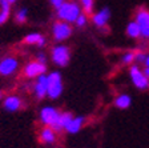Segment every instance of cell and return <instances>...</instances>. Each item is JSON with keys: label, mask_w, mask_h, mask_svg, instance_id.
<instances>
[{"label": "cell", "mask_w": 149, "mask_h": 148, "mask_svg": "<svg viewBox=\"0 0 149 148\" xmlns=\"http://www.w3.org/2000/svg\"><path fill=\"white\" fill-rule=\"evenodd\" d=\"M47 87H48L47 76L45 75H40V76L37 77L36 84H35V92H36L39 99H43L47 95Z\"/></svg>", "instance_id": "12"}, {"label": "cell", "mask_w": 149, "mask_h": 148, "mask_svg": "<svg viewBox=\"0 0 149 148\" xmlns=\"http://www.w3.org/2000/svg\"><path fill=\"white\" fill-rule=\"evenodd\" d=\"M45 69V64H41L39 62H32L29 64H27L24 72L28 77H39L40 75H44Z\"/></svg>", "instance_id": "9"}, {"label": "cell", "mask_w": 149, "mask_h": 148, "mask_svg": "<svg viewBox=\"0 0 149 148\" xmlns=\"http://www.w3.org/2000/svg\"><path fill=\"white\" fill-rule=\"evenodd\" d=\"M81 7L87 13H91L93 11V0H80Z\"/></svg>", "instance_id": "21"}, {"label": "cell", "mask_w": 149, "mask_h": 148, "mask_svg": "<svg viewBox=\"0 0 149 148\" xmlns=\"http://www.w3.org/2000/svg\"><path fill=\"white\" fill-rule=\"evenodd\" d=\"M69 58H71V52L67 46H56L52 49V60L55 64L60 65V67H65L69 63Z\"/></svg>", "instance_id": "4"}, {"label": "cell", "mask_w": 149, "mask_h": 148, "mask_svg": "<svg viewBox=\"0 0 149 148\" xmlns=\"http://www.w3.org/2000/svg\"><path fill=\"white\" fill-rule=\"evenodd\" d=\"M25 19H27V9L23 8L17 12V15H16V20H17L19 23H23V22H25Z\"/></svg>", "instance_id": "24"}, {"label": "cell", "mask_w": 149, "mask_h": 148, "mask_svg": "<svg viewBox=\"0 0 149 148\" xmlns=\"http://www.w3.org/2000/svg\"><path fill=\"white\" fill-rule=\"evenodd\" d=\"M84 123H85V117L84 116H73V119L69 121L68 126L65 127V131L68 133H77L83 128Z\"/></svg>", "instance_id": "11"}, {"label": "cell", "mask_w": 149, "mask_h": 148, "mask_svg": "<svg viewBox=\"0 0 149 148\" xmlns=\"http://www.w3.org/2000/svg\"><path fill=\"white\" fill-rule=\"evenodd\" d=\"M24 41L27 44H37V46H44L45 44V39H44L43 35L40 34H31L28 35V36H25Z\"/></svg>", "instance_id": "17"}, {"label": "cell", "mask_w": 149, "mask_h": 148, "mask_svg": "<svg viewBox=\"0 0 149 148\" xmlns=\"http://www.w3.org/2000/svg\"><path fill=\"white\" fill-rule=\"evenodd\" d=\"M45 55H44V53H39V55H37V62L39 63H41V64H45Z\"/></svg>", "instance_id": "25"}, {"label": "cell", "mask_w": 149, "mask_h": 148, "mask_svg": "<svg viewBox=\"0 0 149 148\" xmlns=\"http://www.w3.org/2000/svg\"><path fill=\"white\" fill-rule=\"evenodd\" d=\"M109 18H111V11L109 8H102L101 11H99L97 13H93L92 16V22L95 23V25L99 28H104L109 22Z\"/></svg>", "instance_id": "8"}, {"label": "cell", "mask_w": 149, "mask_h": 148, "mask_svg": "<svg viewBox=\"0 0 149 148\" xmlns=\"http://www.w3.org/2000/svg\"><path fill=\"white\" fill-rule=\"evenodd\" d=\"M130 104H132V99L127 93H121L115 99V107L118 109H127L130 107Z\"/></svg>", "instance_id": "14"}, {"label": "cell", "mask_w": 149, "mask_h": 148, "mask_svg": "<svg viewBox=\"0 0 149 148\" xmlns=\"http://www.w3.org/2000/svg\"><path fill=\"white\" fill-rule=\"evenodd\" d=\"M127 35L132 39H139L141 36V31H140V27L136 22H130L129 24L127 25Z\"/></svg>", "instance_id": "16"}, {"label": "cell", "mask_w": 149, "mask_h": 148, "mask_svg": "<svg viewBox=\"0 0 149 148\" xmlns=\"http://www.w3.org/2000/svg\"><path fill=\"white\" fill-rule=\"evenodd\" d=\"M9 1L8 0H0V7H1V12H0V24H4L9 16Z\"/></svg>", "instance_id": "19"}, {"label": "cell", "mask_w": 149, "mask_h": 148, "mask_svg": "<svg viewBox=\"0 0 149 148\" xmlns=\"http://www.w3.org/2000/svg\"><path fill=\"white\" fill-rule=\"evenodd\" d=\"M134 22L139 24L141 36L146 40H149V11L145 8H141L136 12L134 16Z\"/></svg>", "instance_id": "5"}, {"label": "cell", "mask_w": 149, "mask_h": 148, "mask_svg": "<svg viewBox=\"0 0 149 148\" xmlns=\"http://www.w3.org/2000/svg\"><path fill=\"white\" fill-rule=\"evenodd\" d=\"M134 53H136V52H132V51L125 52L124 55L121 56V63H123V64H125V65L133 64V63H134Z\"/></svg>", "instance_id": "20"}, {"label": "cell", "mask_w": 149, "mask_h": 148, "mask_svg": "<svg viewBox=\"0 0 149 148\" xmlns=\"http://www.w3.org/2000/svg\"><path fill=\"white\" fill-rule=\"evenodd\" d=\"M48 87H47V95L51 99H57L63 92V80L59 72H52L47 76Z\"/></svg>", "instance_id": "2"}, {"label": "cell", "mask_w": 149, "mask_h": 148, "mask_svg": "<svg viewBox=\"0 0 149 148\" xmlns=\"http://www.w3.org/2000/svg\"><path fill=\"white\" fill-rule=\"evenodd\" d=\"M129 75H130V79H132L133 84L136 86V88H139V90H141V91L148 90V88H149V80H148V77L144 75L143 69H140V67H137L136 64L130 65Z\"/></svg>", "instance_id": "3"}, {"label": "cell", "mask_w": 149, "mask_h": 148, "mask_svg": "<svg viewBox=\"0 0 149 148\" xmlns=\"http://www.w3.org/2000/svg\"><path fill=\"white\" fill-rule=\"evenodd\" d=\"M74 23H76L77 27H84V25L87 24V15H85V13H80Z\"/></svg>", "instance_id": "23"}, {"label": "cell", "mask_w": 149, "mask_h": 148, "mask_svg": "<svg viewBox=\"0 0 149 148\" xmlns=\"http://www.w3.org/2000/svg\"><path fill=\"white\" fill-rule=\"evenodd\" d=\"M143 72H144V75L148 77V80H149V67H145V68H144Z\"/></svg>", "instance_id": "27"}, {"label": "cell", "mask_w": 149, "mask_h": 148, "mask_svg": "<svg viewBox=\"0 0 149 148\" xmlns=\"http://www.w3.org/2000/svg\"><path fill=\"white\" fill-rule=\"evenodd\" d=\"M145 59H146V53L141 52V51H139V52L134 53V63H140V64H144Z\"/></svg>", "instance_id": "22"}, {"label": "cell", "mask_w": 149, "mask_h": 148, "mask_svg": "<svg viewBox=\"0 0 149 148\" xmlns=\"http://www.w3.org/2000/svg\"><path fill=\"white\" fill-rule=\"evenodd\" d=\"M80 13V6L74 1H64L57 8V16L65 23H74Z\"/></svg>", "instance_id": "1"}, {"label": "cell", "mask_w": 149, "mask_h": 148, "mask_svg": "<svg viewBox=\"0 0 149 148\" xmlns=\"http://www.w3.org/2000/svg\"><path fill=\"white\" fill-rule=\"evenodd\" d=\"M73 119V115L71 114V112H63V114H60L59 119H57V121H56V124L52 127V128H55V131H61V130H65V127L69 124V121Z\"/></svg>", "instance_id": "13"}, {"label": "cell", "mask_w": 149, "mask_h": 148, "mask_svg": "<svg viewBox=\"0 0 149 148\" xmlns=\"http://www.w3.org/2000/svg\"><path fill=\"white\" fill-rule=\"evenodd\" d=\"M144 65H145V67H149V53L146 55V59H145V62H144Z\"/></svg>", "instance_id": "28"}, {"label": "cell", "mask_w": 149, "mask_h": 148, "mask_svg": "<svg viewBox=\"0 0 149 148\" xmlns=\"http://www.w3.org/2000/svg\"><path fill=\"white\" fill-rule=\"evenodd\" d=\"M72 35V28L69 23L65 22H59L53 25V37L57 41H63L65 39H68Z\"/></svg>", "instance_id": "6"}, {"label": "cell", "mask_w": 149, "mask_h": 148, "mask_svg": "<svg viewBox=\"0 0 149 148\" xmlns=\"http://www.w3.org/2000/svg\"><path fill=\"white\" fill-rule=\"evenodd\" d=\"M16 68H17V60L13 58H7L0 63V74L7 76V75L13 74L16 71Z\"/></svg>", "instance_id": "10"}, {"label": "cell", "mask_w": 149, "mask_h": 148, "mask_svg": "<svg viewBox=\"0 0 149 148\" xmlns=\"http://www.w3.org/2000/svg\"><path fill=\"white\" fill-rule=\"evenodd\" d=\"M20 105H22V100L17 96H9L4 100V108L8 111H16L20 108Z\"/></svg>", "instance_id": "15"}, {"label": "cell", "mask_w": 149, "mask_h": 148, "mask_svg": "<svg viewBox=\"0 0 149 148\" xmlns=\"http://www.w3.org/2000/svg\"><path fill=\"white\" fill-rule=\"evenodd\" d=\"M59 116H60V112L57 111V109H55L53 107H44L40 112L41 121H43L44 124H47V126H49L51 128L56 124Z\"/></svg>", "instance_id": "7"}, {"label": "cell", "mask_w": 149, "mask_h": 148, "mask_svg": "<svg viewBox=\"0 0 149 148\" xmlns=\"http://www.w3.org/2000/svg\"><path fill=\"white\" fill-rule=\"evenodd\" d=\"M40 137L45 144H52V143H55V140H56L55 131H53L52 128H44V130L41 131Z\"/></svg>", "instance_id": "18"}, {"label": "cell", "mask_w": 149, "mask_h": 148, "mask_svg": "<svg viewBox=\"0 0 149 148\" xmlns=\"http://www.w3.org/2000/svg\"><path fill=\"white\" fill-rule=\"evenodd\" d=\"M8 1H9V3H15L16 0H8Z\"/></svg>", "instance_id": "29"}, {"label": "cell", "mask_w": 149, "mask_h": 148, "mask_svg": "<svg viewBox=\"0 0 149 148\" xmlns=\"http://www.w3.org/2000/svg\"><path fill=\"white\" fill-rule=\"evenodd\" d=\"M65 0H51V3H52V6H55L56 8H59L60 6H61L63 3H64Z\"/></svg>", "instance_id": "26"}]
</instances>
